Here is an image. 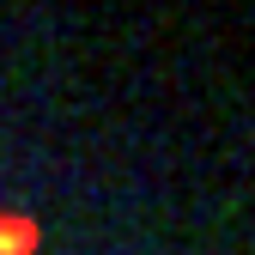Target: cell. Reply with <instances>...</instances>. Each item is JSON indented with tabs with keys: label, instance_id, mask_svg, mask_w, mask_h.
Returning a JSON list of instances; mask_svg holds the SVG:
<instances>
[{
	"label": "cell",
	"instance_id": "obj_1",
	"mask_svg": "<svg viewBox=\"0 0 255 255\" xmlns=\"http://www.w3.org/2000/svg\"><path fill=\"white\" fill-rule=\"evenodd\" d=\"M0 255H43V225L30 213H6L0 207Z\"/></svg>",
	"mask_w": 255,
	"mask_h": 255
}]
</instances>
